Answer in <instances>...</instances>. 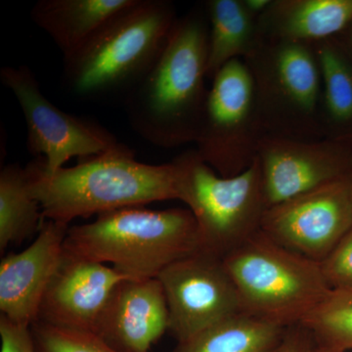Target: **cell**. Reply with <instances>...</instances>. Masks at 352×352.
Masks as SVG:
<instances>
[{"instance_id": "cell-14", "label": "cell", "mask_w": 352, "mask_h": 352, "mask_svg": "<svg viewBox=\"0 0 352 352\" xmlns=\"http://www.w3.org/2000/svg\"><path fill=\"white\" fill-rule=\"evenodd\" d=\"M69 226L45 219L31 245L0 263V311L18 325L31 327L51 278L64 254Z\"/></svg>"}, {"instance_id": "cell-2", "label": "cell", "mask_w": 352, "mask_h": 352, "mask_svg": "<svg viewBox=\"0 0 352 352\" xmlns=\"http://www.w3.org/2000/svg\"><path fill=\"white\" fill-rule=\"evenodd\" d=\"M25 171L44 219L68 226L78 217L179 200L175 161L159 166L140 163L133 150L120 143L73 168L48 173L39 157Z\"/></svg>"}, {"instance_id": "cell-30", "label": "cell", "mask_w": 352, "mask_h": 352, "mask_svg": "<svg viewBox=\"0 0 352 352\" xmlns=\"http://www.w3.org/2000/svg\"><path fill=\"white\" fill-rule=\"evenodd\" d=\"M349 194H351V204H352V173L349 175Z\"/></svg>"}, {"instance_id": "cell-12", "label": "cell", "mask_w": 352, "mask_h": 352, "mask_svg": "<svg viewBox=\"0 0 352 352\" xmlns=\"http://www.w3.org/2000/svg\"><path fill=\"white\" fill-rule=\"evenodd\" d=\"M258 159L268 208L352 173V146L264 136Z\"/></svg>"}, {"instance_id": "cell-8", "label": "cell", "mask_w": 352, "mask_h": 352, "mask_svg": "<svg viewBox=\"0 0 352 352\" xmlns=\"http://www.w3.org/2000/svg\"><path fill=\"white\" fill-rule=\"evenodd\" d=\"M263 136L251 73L234 60L212 80L196 151L217 175L232 177L254 164Z\"/></svg>"}, {"instance_id": "cell-24", "label": "cell", "mask_w": 352, "mask_h": 352, "mask_svg": "<svg viewBox=\"0 0 352 352\" xmlns=\"http://www.w3.org/2000/svg\"><path fill=\"white\" fill-rule=\"evenodd\" d=\"M320 266L326 283L332 291H352V229Z\"/></svg>"}, {"instance_id": "cell-19", "label": "cell", "mask_w": 352, "mask_h": 352, "mask_svg": "<svg viewBox=\"0 0 352 352\" xmlns=\"http://www.w3.org/2000/svg\"><path fill=\"white\" fill-rule=\"evenodd\" d=\"M207 78L212 80L226 65L244 60L261 41L258 20L245 10L242 0H208Z\"/></svg>"}, {"instance_id": "cell-18", "label": "cell", "mask_w": 352, "mask_h": 352, "mask_svg": "<svg viewBox=\"0 0 352 352\" xmlns=\"http://www.w3.org/2000/svg\"><path fill=\"white\" fill-rule=\"evenodd\" d=\"M288 330L240 312L177 342L173 352H284Z\"/></svg>"}, {"instance_id": "cell-11", "label": "cell", "mask_w": 352, "mask_h": 352, "mask_svg": "<svg viewBox=\"0 0 352 352\" xmlns=\"http://www.w3.org/2000/svg\"><path fill=\"white\" fill-rule=\"evenodd\" d=\"M351 229L349 175L267 208L261 224L278 245L318 263Z\"/></svg>"}, {"instance_id": "cell-13", "label": "cell", "mask_w": 352, "mask_h": 352, "mask_svg": "<svg viewBox=\"0 0 352 352\" xmlns=\"http://www.w3.org/2000/svg\"><path fill=\"white\" fill-rule=\"evenodd\" d=\"M126 279L113 267L65 251L36 321L95 333L113 289Z\"/></svg>"}, {"instance_id": "cell-3", "label": "cell", "mask_w": 352, "mask_h": 352, "mask_svg": "<svg viewBox=\"0 0 352 352\" xmlns=\"http://www.w3.org/2000/svg\"><path fill=\"white\" fill-rule=\"evenodd\" d=\"M178 19L168 0H138L64 57V82L82 99L127 94L151 69Z\"/></svg>"}, {"instance_id": "cell-1", "label": "cell", "mask_w": 352, "mask_h": 352, "mask_svg": "<svg viewBox=\"0 0 352 352\" xmlns=\"http://www.w3.org/2000/svg\"><path fill=\"white\" fill-rule=\"evenodd\" d=\"M205 6L176 20L156 61L124 99L134 131L161 148L196 142L207 104Z\"/></svg>"}, {"instance_id": "cell-9", "label": "cell", "mask_w": 352, "mask_h": 352, "mask_svg": "<svg viewBox=\"0 0 352 352\" xmlns=\"http://www.w3.org/2000/svg\"><path fill=\"white\" fill-rule=\"evenodd\" d=\"M0 80L15 96L27 124V147L43 157L48 173L64 168L72 157L97 156L117 144V139L97 122L64 112L41 92L27 66L3 67Z\"/></svg>"}, {"instance_id": "cell-28", "label": "cell", "mask_w": 352, "mask_h": 352, "mask_svg": "<svg viewBox=\"0 0 352 352\" xmlns=\"http://www.w3.org/2000/svg\"><path fill=\"white\" fill-rule=\"evenodd\" d=\"M335 38L352 62V19L349 25L344 28V31L340 32L339 36H336Z\"/></svg>"}, {"instance_id": "cell-17", "label": "cell", "mask_w": 352, "mask_h": 352, "mask_svg": "<svg viewBox=\"0 0 352 352\" xmlns=\"http://www.w3.org/2000/svg\"><path fill=\"white\" fill-rule=\"evenodd\" d=\"M138 0H39L31 18L67 57Z\"/></svg>"}, {"instance_id": "cell-5", "label": "cell", "mask_w": 352, "mask_h": 352, "mask_svg": "<svg viewBox=\"0 0 352 352\" xmlns=\"http://www.w3.org/2000/svg\"><path fill=\"white\" fill-rule=\"evenodd\" d=\"M222 261L243 311L285 327L302 323L332 291L320 263L285 249L261 230Z\"/></svg>"}, {"instance_id": "cell-29", "label": "cell", "mask_w": 352, "mask_h": 352, "mask_svg": "<svg viewBox=\"0 0 352 352\" xmlns=\"http://www.w3.org/2000/svg\"><path fill=\"white\" fill-rule=\"evenodd\" d=\"M310 352H352V351H332V349H325V347H321L316 346L314 344V349H311Z\"/></svg>"}, {"instance_id": "cell-22", "label": "cell", "mask_w": 352, "mask_h": 352, "mask_svg": "<svg viewBox=\"0 0 352 352\" xmlns=\"http://www.w3.org/2000/svg\"><path fill=\"white\" fill-rule=\"evenodd\" d=\"M300 324L307 329L316 346L352 351V291H331Z\"/></svg>"}, {"instance_id": "cell-20", "label": "cell", "mask_w": 352, "mask_h": 352, "mask_svg": "<svg viewBox=\"0 0 352 352\" xmlns=\"http://www.w3.org/2000/svg\"><path fill=\"white\" fill-rule=\"evenodd\" d=\"M320 67L324 138L352 146V62L336 41L314 43Z\"/></svg>"}, {"instance_id": "cell-21", "label": "cell", "mask_w": 352, "mask_h": 352, "mask_svg": "<svg viewBox=\"0 0 352 352\" xmlns=\"http://www.w3.org/2000/svg\"><path fill=\"white\" fill-rule=\"evenodd\" d=\"M43 210L30 191L25 168L8 164L0 171V252L38 235Z\"/></svg>"}, {"instance_id": "cell-23", "label": "cell", "mask_w": 352, "mask_h": 352, "mask_svg": "<svg viewBox=\"0 0 352 352\" xmlns=\"http://www.w3.org/2000/svg\"><path fill=\"white\" fill-rule=\"evenodd\" d=\"M31 332L36 352H120L88 331L36 321L32 324Z\"/></svg>"}, {"instance_id": "cell-4", "label": "cell", "mask_w": 352, "mask_h": 352, "mask_svg": "<svg viewBox=\"0 0 352 352\" xmlns=\"http://www.w3.org/2000/svg\"><path fill=\"white\" fill-rule=\"evenodd\" d=\"M65 251L112 267L129 279L157 278L178 259L200 251L189 208H120L94 221L69 226Z\"/></svg>"}, {"instance_id": "cell-7", "label": "cell", "mask_w": 352, "mask_h": 352, "mask_svg": "<svg viewBox=\"0 0 352 352\" xmlns=\"http://www.w3.org/2000/svg\"><path fill=\"white\" fill-rule=\"evenodd\" d=\"M179 201L195 217L200 251L223 259L261 230L267 210L258 157L240 175L222 177L196 149L176 157Z\"/></svg>"}, {"instance_id": "cell-26", "label": "cell", "mask_w": 352, "mask_h": 352, "mask_svg": "<svg viewBox=\"0 0 352 352\" xmlns=\"http://www.w3.org/2000/svg\"><path fill=\"white\" fill-rule=\"evenodd\" d=\"M314 338L302 324L289 327L284 352H310L314 349Z\"/></svg>"}, {"instance_id": "cell-15", "label": "cell", "mask_w": 352, "mask_h": 352, "mask_svg": "<svg viewBox=\"0 0 352 352\" xmlns=\"http://www.w3.org/2000/svg\"><path fill=\"white\" fill-rule=\"evenodd\" d=\"M168 332V309L157 278L126 279L113 289L95 333L120 352H149Z\"/></svg>"}, {"instance_id": "cell-27", "label": "cell", "mask_w": 352, "mask_h": 352, "mask_svg": "<svg viewBox=\"0 0 352 352\" xmlns=\"http://www.w3.org/2000/svg\"><path fill=\"white\" fill-rule=\"evenodd\" d=\"M245 10L258 20L270 9L273 0H242Z\"/></svg>"}, {"instance_id": "cell-16", "label": "cell", "mask_w": 352, "mask_h": 352, "mask_svg": "<svg viewBox=\"0 0 352 352\" xmlns=\"http://www.w3.org/2000/svg\"><path fill=\"white\" fill-rule=\"evenodd\" d=\"M352 19V0H273L258 19L261 38L314 44L336 38Z\"/></svg>"}, {"instance_id": "cell-25", "label": "cell", "mask_w": 352, "mask_h": 352, "mask_svg": "<svg viewBox=\"0 0 352 352\" xmlns=\"http://www.w3.org/2000/svg\"><path fill=\"white\" fill-rule=\"evenodd\" d=\"M0 352H36L31 327L18 325L6 317L0 316Z\"/></svg>"}, {"instance_id": "cell-10", "label": "cell", "mask_w": 352, "mask_h": 352, "mask_svg": "<svg viewBox=\"0 0 352 352\" xmlns=\"http://www.w3.org/2000/svg\"><path fill=\"white\" fill-rule=\"evenodd\" d=\"M168 309V332L184 342L243 311L223 261L204 252L178 259L160 273Z\"/></svg>"}, {"instance_id": "cell-6", "label": "cell", "mask_w": 352, "mask_h": 352, "mask_svg": "<svg viewBox=\"0 0 352 352\" xmlns=\"http://www.w3.org/2000/svg\"><path fill=\"white\" fill-rule=\"evenodd\" d=\"M244 62L254 82L264 136L324 138L323 83L314 44L261 36Z\"/></svg>"}]
</instances>
